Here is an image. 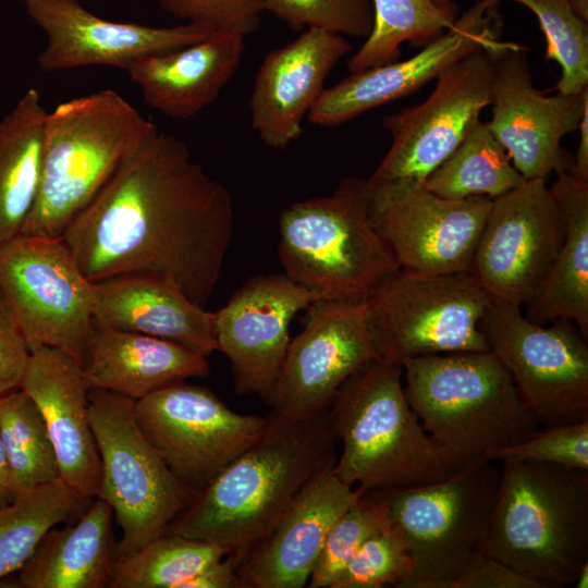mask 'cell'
Wrapping results in <instances>:
<instances>
[{
	"mask_svg": "<svg viewBox=\"0 0 588 588\" xmlns=\"http://www.w3.org/2000/svg\"><path fill=\"white\" fill-rule=\"evenodd\" d=\"M234 228L233 199L177 137L157 130L117 169L61 238L91 282L163 279L205 307Z\"/></svg>",
	"mask_w": 588,
	"mask_h": 588,
	"instance_id": "cell-1",
	"label": "cell"
},
{
	"mask_svg": "<svg viewBox=\"0 0 588 588\" xmlns=\"http://www.w3.org/2000/svg\"><path fill=\"white\" fill-rule=\"evenodd\" d=\"M328 409L306 418L275 413L254 443L219 473L166 532L211 541L243 555L299 492L336 462Z\"/></svg>",
	"mask_w": 588,
	"mask_h": 588,
	"instance_id": "cell-2",
	"label": "cell"
},
{
	"mask_svg": "<svg viewBox=\"0 0 588 588\" xmlns=\"http://www.w3.org/2000/svg\"><path fill=\"white\" fill-rule=\"evenodd\" d=\"M402 368L409 406L456 468L490 461L540 429L491 351L411 357Z\"/></svg>",
	"mask_w": 588,
	"mask_h": 588,
	"instance_id": "cell-3",
	"label": "cell"
},
{
	"mask_svg": "<svg viewBox=\"0 0 588 588\" xmlns=\"http://www.w3.org/2000/svg\"><path fill=\"white\" fill-rule=\"evenodd\" d=\"M485 550L542 588L573 586L588 563V470L505 458Z\"/></svg>",
	"mask_w": 588,
	"mask_h": 588,
	"instance_id": "cell-4",
	"label": "cell"
},
{
	"mask_svg": "<svg viewBox=\"0 0 588 588\" xmlns=\"http://www.w3.org/2000/svg\"><path fill=\"white\" fill-rule=\"evenodd\" d=\"M402 365L376 358L352 375L331 400L328 414L341 453L334 474L371 490L427 485L454 467L408 404Z\"/></svg>",
	"mask_w": 588,
	"mask_h": 588,
	"instance_id": "cell-5",
	"label": "cell"
},
{
	"mask_svg": "<svg viewBox=\"0 0 588 588\" xmlns=\"http://www.w3.org/2000/svg\"><path fill=\"white\" fill-rule=\"evenodd\" d=\"M158 127L112 89L47 112L40 177L20 234L60 238L121 163Z\"/></svg>",
	"mask_w": 588,
	"mask_h": 588,
	"instance_id": "cell-6",
	"label": "cell"
},
{
	"mask_svg": "<svg viewBox=\"0 0 588 588\" xmlns=\"http://www.w3.org/2000/svg\"><path fill=\"white\" fill-rule=\"evenodd\" d=\"M369 187L343 179L326 196L292 203L279 218L284 273L320 299L359 303L400 269L369 218Z\"/></svg>",
	"mask_w": 588,
	"mask_h": 588,
	"instance_id": "cell-7",
	"label": "cell"
},
{
	"mask_svg": "<svg viewBox=\"0 0 588 588\" xmlns=\"http://www.w3.org/2000/svg\"><path fill=\"white\" fill-rule=\"evenodd\" d=\"M499 481L497 462L485 461L427 485L365 492L405 542L413 571L403 588H452L486 554Z\"/></svg>",
	"mask_w": 588,
	"mask_h": 588,
	"instance_id": "cell-8",
	"label": "cell"
},
{
	"mask_svg": "<svg viewBox=\"0 0 588 588\" xmlns=\"http://www.w3.org/2000/svg\"><path fill=\"white\" fill-rule=\"evenodd\" d=\"M135 401L90 389V425L100 456L98 497L109 503L122 530L114 558L127 555L166 532L197 492L182 482L140 431Z\"/></svg>",
	"mask_w": 588,
	"mask_h": 588,
	"instance_id": "cell-9",
	"label": "cell"
},
{
	"mask_svg": "<svg viewBox=\"0 0 588 588\" xmlns=\"http://www.w3.org/2000/svg\"><path fill=\"white\" fill-rule=\"evenodd\" d=\"M492 302L468 271L418 273L399 269L366 299L379 358L490 351L481 319Z\"/></svg>",
	"mask_w": 588,
	"mask_h": 588,
	"instance_id": "cell-10",
	"label": "cell"
},
{
	"mask_svg": "<svg viewBox=\"0 0 588 588\" xmlns=\"http://www.w3.org/2000/svg\"><path fill=\"white\" fill-rule=\"evenodd\" d=\"M0 294L29 350L52 346L84 364L95 329L93 282L61 237L19 234L1 244Z\"/></svg>",
	"mask_w": 588,
	"mask_h": 588,
	"instance_id": "cell-11",
	"label": "cell"
},
{
	"mask_svg": "<svg viewBox=\"0 0 588 588\" xmlns=\"http://www.w3.org/2000/svg\"><path fill=\"white\" fill-rule=\"evenodd\" d=\"M480 326L541 427L588 420V344L573 322L543 327L492 301Z\"/></svg>",
	"mask_w": 588,
	"mask_h": 588,
	"instance_id": "cell-12",
	"label": "cell"
},
{
	"mask_svg": "<svg viewBox=\"0 0 588 588\" xmlns=\"http://www.w3.org/2000/svg\"><path fill=\"white\" fill-rule=\"evenodd\" d=\"M134 418L170 470L201 491L262 432L268 416L232 411L211 390L185 381L135 401Z\"/></svg>",
	"mask_w": 588,
	"mask_h": 588,
	"instance_id": "cell-13",
	"label": "cell"
},
{
	"mask_svg": "<svg viewBox=\"0 0 588 588\" xmlns=\"http://www.w3.org/2000/svg\"><path fill=\"white\" fill-rule=\"evenodd\" d=\"M502 49H480L437 77L430 96L382 119L391 145L368 184L409 180L424 184L479 121L492 101L495 59Z\"/></svg>",
	"mask_w": 588,
	"mask_h": 588,
	"instance_id": "cell-14",
	"label": "cell"
},
{
	"mask_svg": "<svg viewBox=\"0 0 588 588\" xmlns=\"http://www.w3.org/2000/svg\"><path fill=\"white\" fill-rule=\"evenodd\" d=\"M564 236V216L546 180H526L492 199L469 272L493 302L522 308L542 286Z\"/></svg>",
	"mask_w": 588,
	"mask_h": 588,
	"instance_id": "cell-15",
	"label": "cell"
},
{
	"mask_svg": "<svg viewBox=\"0 0 588 588\" xmlns=\"http://www.w3.org/2000/svg\"><path fill=\"white\" fill-rule=\"evenodd\" d=\"M368 187L370 221L400 269L469 272L491 198L448 199L409 180Z\"/></svg>",
	"mask_w": 588,
	"mask_h": 588,
	"instance_id": "cell-16",
	"label": "cell"
},
{
	"mask_svg": "<svg viewBox=\"0 0 588 588\" xmlns=\"http://www.w3.org/2000/svg\"><path fill=\"white\" fill-rule=\"evenodd\" d=\"M303 330L287 345L271 392L272 412L306 418L326 412L340 387L360 367L379 358L366 301L318 299Z\"/></svg>",
	"mask_w": 588,
	"mask_h": 588,
	"instance_id": "cell-17",
	"label": "cell"
},
{
	"mask_svg": "<svg viewBox=\"0 0 588 588\" xmlns=\"http://www.w3.org/2000/svg\"><path fill=\"white\" fill-rule=\"evenodd\" d=\"M490 106L486 124L526 180L569 171L573 158L561 140L578 128L588 87L579 94L544 96L534 86L526 49L514 42L497 56Z\"/></svg>",
	"mask_w": 588,
	"mask_h": 588,
	"instance_id": "cell-18",
	"label": "cell"
},
{
	"mask_svg": "<svg viewBox=\"0 0 588 588\" xmlns=\"http://www.w3.org/2000/svg\"><path fill=\"white\" fill-rule=\"evenodd\" d=\"M497 8L489 0H478L415 56L352 72L324 88L307 120L320 126L340 125L415 93L471 52L509 47L512 42L500 39Z\"/></svg>",
	"mask_w": 588,
	"mask_h": 588,
	"instance_id": "cell-19",
	"label": "cell"
},
{
	"mask_svg": "<svg viewBox=\"0 0 588 588\" xmlns=\"http://www.w3.org/2000/svg\"><path fill=\"white\" fill-rule=\"evenodd\" d=\"M320 297L285 273L255 275L215 311L217 350L231 363L237 394L271 392L290 343V323Z\"/></svg>",
	"mask_w": 588,
	"mask_h": 588,
	"instance_id": "cell-20",
	"label": "cell"
},
{
	"mask_svg": "<svg viewBox=\"0 0 588 588\" xmlns=\"http://www.w3.org/2000/svg\"><path fill=\"white\" fill-rule=\"evenodd\" d=\"M28 17L45 33L37 57L46 72L86 66L126 70L151 53L175 50L209 37L215 28L197 23L154 27L99 17L78 0H21Z\"/></svg>",
	"mask_w": 588,
	"mask_h": 588,
	"instance_id": "cell-21",
	"label": "cell"
},
{
	"mask_svg": "<svg viewBox=\"0 0 588 588\" xmlns=\"http://www.w3.org/2000/svg\"><path fill=\"white\" fill-rule=\"evenodd\" d=\"M333 467L316 476L243 555L236 568L238 588H302L308 584L331 526L365 493L343 482Z\"/></svg>",
	"mask_w": 588,
	"mask_h": 588,
	"instance_id": "cell-22",
	"label": "cell"
},
{
	"mask_svg": "<svg viewBox=\"0 0 588 588\" xmlns=\"http://www.w3.org/2000/svg\"><path fill=\"white\" fill-rule=\"evenodd\" d=\"M351 49L345 36L306 28L266 54L249 98L252 128L266 146L284 148L301 136L327 77Z\"/></svg>",
	"mask_w": 588,
	"mask_h": 588,
	"instance_id": "cell-23",
	"label": "cell"
},
{
	"mask_svg": "<svg viewBox=\"0 0 588 588\" xmlns=\"http://www.w3.org/2000/svg\"><path fill=\"white\" fill-rule=\"evenodd\" d=\"M19 388L38 407L54 448L61 479L79 494H99L101 466L88 409L83 366L65 352L37 345Z\"/></svg>",
	"mask_w": 588,
	"mask_h": 588,
	"instance_id": "cell-24",
	"label": "cell"
},
{
	"mask_svg": "<svg viewBox=\"0 0 588 588\" xmlns=\"http://www.w3.org/2000/svg\"><path fill=\"white\" fill-rule=\"evenodd\" d=\"M246 36L240 29H217L192 45L138 58L125 72L147 105L187 120L215 102L234 77Z\"/></svg>",
	"mask_w": 588,
	"mask_h": 588,
	"instance_id": "cell-25",
	"label": "cell"
},
{
	"mask_svg": "<svg viewBox=\"0 0 588 588\" xmlns=\"http://www.w3.org/2000/svg\"><path fill=\"white\" fill-rule=\"evenodd\" d=\"M93 317L97 326L163 339L206 357L217 350L215 313L157 277L93 282Z\"/></svg>",
	"mask_w": 588,
	"mask_h": 588,
	"instance_id": "cell-26",
	"label": "cell"
},
{
	"mask_svg": "<svg viewBox=\"0 0 588 588\" xmlns=\"http://www.w3.org/2000/svg\"><path fill=\"white\" fill-rule=\"evenodd\" d=\"M83 370L90 389L134 401L189 378L209 373L207 357L180 344L94 323Z\"/></svg>",
	"mask_w": 588,
	"mask_h": 588,
	"instance_id": "cell-27",
	"label": "cell"
},
{
	"mask_svg": "<svg viewBox=\"0 0 588 588\" xmlns=\"http://www.w3.org/2000/svg\"><path fill=\"white\" fill-rule=\"evenodd\" d=\"M113 511L97 497L72 524L50 529L20 569L23 588L108 587L115 553Z\"/></svg>",
	"mask_w": 588,
	"mask_h": 588,
	"instance_id": "cell-28",
	"label": "cell"
},
{
	"mask_svg": "<svg viewBox=\"0 0 588 588\" xmlns=\"http://www.w3.org/2000/svg\"><path fill=\"white\" fill-rule=\"evenodd\" d=\"M550 189L565 220L559 254L525 317L539 324L567 320L588 338V181L560 171Z\"/></svg>",
	"mask_w": 588,
	"mask_h": 588,
	"instance_id": "cell-29",
	"label": "cell"
},
{
	"mask_svg": "<svg viewBox=\"0 0 588 588\" xmlns=\"http://www.w3.org/2000/svg\"><path fill=\"white\" fill-rule=\"evenodd\" d=\"M47 112L28 88L0 120V245L21 233L34 205Z\"/></svg>",
	"mask_w": 588,
	"mask_h": 588,
	"instance_id": "cell-30",
	"label": "cell"
},
{
	"mask_svg": "<svg viewBox=\"0 0 588 588\" xmlns=\"http://www.w3.org/2000/svg\"><path fill=\"white\" fill-rule=\"evenodd\" d=\"M90 500L59 478L19 494L0 509V578L21 569L45 535L77 518Z\"/></svg>",
	"mask_w": 588,
	"mask_h": 588,
	"instance_id": "cell-31",
	"label": "cell"
},
{
	"mask_svg": "<svg viewBox=\"0 0 588 588\" xmlns=\"http://www.w3.org/2000/svg\"><path fill=\"white\" fill-rule=\"evenodd\" d=\"M526 179L505 149L480 120L453 152L424 182L431 193L448 199L497 198Z\"/></svg>",
	"mask_w": 588,
	"mask_h": 588,
	"instance_id": "cell-32",
	"label": "cell"
},
{
	"mask_svg": "<svg viewBox=\"0 0 588 588\" xmlns=\"http://www.w3.org/2000/svg\"><path fill=\"white\" fill-rule=\"evenodd\" d=\"M230 554L223 544L163 532L134 552L114 558L110 588H181Z\"/></svg>",
	"mask_w": 588,
	"mask_h": 588,
	"instance_id": "cell-33",
	"label": "cell"
},
{
	"mask_svg": "<svg viewBox=\"0 0 588 588\" xmlns=\"http://www.w3.org/2000/svg\"><path fill=\"white\" fill-rule=\"evenodd\" d=\"M373 21L369 35L348 59V71L358 72L397 60L400 46L409 41L426 45L457 19L454 3L433 0H371Z\"/></svg>",
	"mask_w": 588,
	"mask_h": 588,
	"instance_id": "cell-34",
	"label": "cell"
},
{
	"mask_svg": "<svg viewBox=\"0 0 588 588\" xmlns=\"http://www.w3.org/2000/svg\"><path fill=\"white\" fill-rule=\"evenodd\" d=\"M0 436L15 498L61 478L44 418L34 401L20 388L0 396Z\"/></svg>",
	"mask_w": 588,
	"mask_h": 588,
	"instance_id": "cell-35",
	"label": "cell"
},
{
	"mask_svg": "<svg viewBox=\"0 0 588 588\" xmlns=\"http://www.w3.org/2000/svg\"><path fill=\"white\" fill-rule=\"evenodd\" d=\"M511 1L537 16L547 42L546 58L561 68L558 93L579 94L588 87V22L574 12L569 0Z\"/></svg>",
	"mask_w": 588,
	"mask_h": 588,
	"instance_id": "cell-36",
	"label": "cell"
},
{
	"mask_svg": "<svg viewBox=\"0 0 588 588\" xmlns=\"http://www.w3.org/2000/svg\"><path fill=\"white\" fill-rule=\"evenodd\" d=\"M389 524L381 503L364 493L331 526L310 573L308 587L330 588L362 546Z\"/></svg>",
	"mask_w": 588,
	"mask_h": 588,
	"instance_id": "cell-37",
	"label": "cell"
},
{
	"mask_svg": "<svg viewBox=\"0 0 588 588\" xmlns=\"http://www.w3.org/2000/svg\"><path fill=\"white\" fill-rule=\"evenodd\" d=\"M295 29L320 28L342 36L366 38L372 27L371 0H256Z\"/></svg>",
	"mask_w": 588,
	"mask_h": 588,
	"instance_id": "cell-38",
	"label": "cell"
},
{
	"mask_svg": "<svg viewBox=\"0 0 588 588\" xmlns=\"http://www.w3.org/2000/svg\"><path fill=\"white\" fill-rule=\"evenodd\" d=\"M412 571L405 542L389 524L362 546L330 588H403Z\"/></svg>",
	"mask_w": 588,
	"mask_h": 588,
	"instance_id": "cell-39",
	"label": "cell"
},
{
	"mask_svg": "<svg viewBox=\"0 0 588 588\" xmlns=\"http://www.w3.org/2000/svg\"><path fill=\"white\" fill-rule=\"evenodd\" d=\"M505 458L588 470V420L540 428L526 440L490 455L494 462Z\"/></svg>",
	"mask_w": 588,
	"mask_h": 588,
	"instance_id": "cell-40",
	"label": "cell"
},
{
	"mask_svg": "<svg viewBox=\"0 0 588 588\" xmlns=\"http://www.w3.org/2000/svg\"><path fill=\"white\" fill-rule=\"evenodd\" d=\"M170 15L184 23L205 24L215 29L233 28L246 35L260 22L256 0H157Z\"/></svg>",
	"mask_w": 588,
	"mask_h": 588,
	"instance_id": "cell-41",
	"label": "cell"
},
{
	"mask_svg": "<svg viewBox=\"0 0 588 588\" xmlns=\"http://www.w3.org/2000/svg\"><path fill=\"white\" fill-rule=\"evenodd\" d=\"M29 357V347L0 294V396L17 389Z\"/></svg>",
	"mask_w": 588,
	"mask_h": 588,
	"instance_id": "cell-42",
	"label": "cell"
},
{
	"mask_svg": "<svg viewBox=\"0 0 588 588\" xmlns=\"http://www.w3.org/2000/svg\"><path fill=\"white\" fill-rule=\"evenodd\" d=\"M452 588H542L501 561L485 554L466 567Z\"/></svg>",
	"mask_w": 588,
	"mask_h": 588,
	"instance_id": "cell-43",
	"label": "cell"
},
{
	"mask_svg": "<svg viewBox=\"0 0 588 588\" xmlns=\"http://www.w3.org/2000/svg\"><path fill=\"white\" fill-rule=\"evenodd\" d=\"M237 565L235 558L228 554L185 581L181 588H238Z\"/></svg>",
	"mask_w": 588,
	"mask_h": 588,
	"instance_id": "cell-44",
	"label": "cell"
},
{
	"mask_svg": "<svg viewBox=\"0 0 588 588\" xmlns=\"http://www.w3.org/2000/svg\"><path fill=\"white\" fill-rule=\"evenodd\" d=\"M579 144L573 158L569 172L583 181H588V107L578 124Z\"/></svg>",
	"mask_w": 588,
	"mask_h": 588,
	"instance_id": "cell-45",
	"label": "cell"
},
{
	"mask_svg": "<svg viewBox=\"0 0 588 588\" xmlns=\"http://www.w3.org/2000/svg\"><path fill=\"white\" fill-rule=\"evenodd\" d=\"M15 499L9 462L5 453V449L0 436V509L7 506Z\"/></svg>",
	"mask_w": 588,
	"mask_h": 588,
	"instance_id": "cell-46",
	"label": "cell"
},
{
	"mask_svg": "<svg viewBox=\"0 0 588 588\" xmlns=\"http://www.w3.org/2000/svg\"><path fill=\"white\" fill-rule=\"evenodd\" d=\"M573 587L587 588L588 587V563H586L579 571Z\"/></svg>",
	"mask_w": 588,
	"mask_h": 588,
	"instance_id": "cell-47",
	"label": "cell"
},
{
	"mask_svg": "<svg viewBox=\"0 0 588 588\" xmlns=\"http://www.w3.org/2000/svg\"><path fill=\"white\" fill-rule=\"evenodd\" d=\"M437 4L439 5H448V4H451L453 2V0H433ZM491 1L493 4L498 5L502 0H489Z\"/></svg>",
	"mask_w": 588,
	"mask_h": 588,
	"instance_id": "cell-48",
	"label": "cell"
}]
</instances>
